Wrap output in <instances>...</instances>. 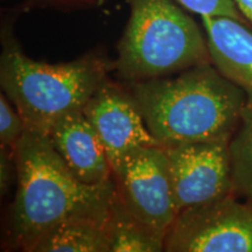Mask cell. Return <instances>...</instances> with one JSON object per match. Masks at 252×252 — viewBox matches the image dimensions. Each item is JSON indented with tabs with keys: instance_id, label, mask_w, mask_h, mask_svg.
Wrapping results in <instances>:
<instances>
[{
	"instance_id": "30bf717a",
	"label": "cell",
	"mask_w": 252,
	"mask_h": 252,
	"mask_svg": "<svg viewBox=\"0 0 252 252\" xmlns=\"http://www.w3.org/2000/svg\"><path fill=\"white\" fill-rule=\"evenodd\" d=\"M212 63L244 91L252 105V33L229 17H201Z\"/></svg>"
},
{
	"instance_id": "6da1fadb",
	"label": "cell",
	"mask_w": 252,
	"mask_h": 252,
	"mask_svg": "<svg viewBox=\"0 0 252 252\" xmlns=\"http://www.w3.org/2000/svg\"><path fill=\"white\" fill-rule=\"evenodd\" d=\"M14 158L17 190L7 230L12 249L33 252L47 232L65 220L109 219L116 193L113 178L99 185L80 181L49 135L25 131L14 147Z\"/></svg>"
},
{
	"instance_id": "8992f818",
	"label": "cell",
	"mask_w": 252,
	"mask_h": 252,
	"mask_svg": "<svg viewBox=\"0 0 252 252\" xmlns=\"http://www.w3.org/2000/svg\"><path fill=\"white\" fill-rule=\"evenodd\" d=\"M113 180L127 209L166 238L179 212L165 149L156 145L132 152L113 171Z\"/></svg>"
},
{
	"instance_id": "7c38bea8",
	"label": "cell",
	"mask_w": 252,
	"mask_h": 252,
	"mask_svg": "<svg viewBox=\"0 0 252 252\" xmlns=\"http://www.w3.org/2000/svg\"><path fill=\"white\" fill-rule=\"evenodd\" d=\"M108 229L110 252L165 251V237L137 219L116 190L110 208Z\"/></svg>"
},
{
	"instance_id": "5b68a950",
	"label": "cell",
	"mask_w": 252,
	"mask_h": 252,
	"mask_svg": "<svg viewBox=\"0 0 252 252\" xmlns=\"http://www.w3.org/2000/svg\"><path fill=\"white\" fill-rule=\"evenodd\" d=\"M230 193L178 214L165 238L168 252H252V204Z\"/></svg>"
},
{
	"instance_id": "9a60e30c",
	"label": "cell",
	"mask_w": 252,
	"mask_h": 252,
	"mask_svg": "<svg viewBox=\"0 0 252 252\" xmlns=\"http://www.w3.org/2000/svg\"><path fill=\"white\" fill-rule=\"evenodd\" d=\"M180 4L201 17H229L245 23L234 0H178Z\"/></svg>"
},
{
	"instance_id": "52a82bcc",
	"label": "cell",
	"mask_w": 252,
	"mask_h": 252,
	"mask_svg": "<svg viewBox=\"0 0 252 252\" xmlns=\"http://www.w3.org/2000/svg\"><path fill=\"white\" fill-rule=\"evenodd\" d=\"M230 141H203L165 149L178 212L232 191Z\"/></svg>"
},
{
	"instance_id": "2e32d148",
	"label": "cell",
	"mask_w": 252,
	"mask_h": 252,
	"mask_svg": "<svg viewBox=\"0 0 252 252\" xmlns=\"http://www.w3.org/2000/svg\"><path fill=\"white\" fill-rule=\"evenodd\" d=\"M17 180L14 149L0 145V186L1 194H6L13 181Z\"/></svg>"
},
{
	"instance_id": "4fadbf2b",
	"label": "cell",
	"mask_w": 252,
	"mask_h": 252,
	"mask_svg": "<svg viewBox=\"0 0 252 252\" xmlns=\"http://www.w3.org/2000/svg\"><path fill=\"white\" fill-rule=\"evenodd\" d=\"M232 191L252 204V105L242 112L237 130L229 143Z\"/></svg>"
},
{
	"instance_id": "e0dca14e",
	"label": "cell",
	"mask_w": 252,
	"mask_h": 252,
	"mask_svg": "<svg viewBox=\"0 0 252 252\" xmlns=\"http://www.w3.org/2000/svg\"><path fill=\"white\" fill-rule=\"evenodd\" d=\"M28 1L40 6H50V7L62 9H74L99 6L104 0H28Z\"/></svg>"
},
{
	"instance_id": "5bb4252c",
	"label": "cell",
	"mask_w": 252,
	"mask_h": 252,
	"mask_svg": "<svg viewBox=\"0 0 252 252\" xmlns=\"http://www.w3.org/2000/svg\"><path fill=\"white\" fill-rule=\"evenodd\" d=\"M25 130L24 121L18 110L2 93L0 96V145L14 149Z\"/></svg>"
},
{
	"instance_id": "3957f363",
	"label": "cell",
	"mask_w": 252,
	"mask_h": 252,
	"mask_svg": "<svg viewBox=\"0 0 252 252\" xmlns=\"http://www.w3.org/2000/svg\"><path fill=\"white\" fill-rule=\"evenodd\" d=\"M116 63L99 53L49 64L25 54L7 30L2 31L0 84L23 118L25 131L49 135L65 115L83 110L88 100L110 81Z\"/></svg>"
},
{
	"instance_id": "277c9868",
	"label": "cell",
	"mask_w": 252,
	"mask_h": 252,
	"mask_svg": "<svg viewBox=\"0 0 252 252\" xmlns=\"http://www.w3.org/2000/svg\"><path fill=\"white\" fill-rule=\"evenodd\" d=\"M130 19L118 43L116 70L126 83L168 76L210 63L197 24L172 0H127Z\"/></svg>"
},
{
	"instance_id": "ba28073f",
	"label": "cell",
	"mask_w": 252,
	"mask_h": 252,
	"mask_svg": "<svg viewBox=\"0 0 252 252\" xmlns=\"http://www.w3.org/2000/svg\"><path fill=\"white\" fill-rule=\"evenodd\" d=\"M83 113L104 146L112 172L134 151L159 146L126 87L109 81L88 100Z\"/></svg>"
},
{
	"instance_id": "8fae6325",
	"label": "cell",
	"mask_w": 252,
	"mask_h": 252,
	"mask_svg": "<svg viewBox=\"0 0 252 252\" xmlns=\"http://www.w3.org/2000/svg\"><path fill=\"white\" fill-rule=\"evenodd\" d=\"M108 220H65L47 232L33 252H110Z\"/></svg>"
},
{
	"instance_id": "7a4b0ae2",
	"label": "cell",
	"mask_w": 252,
	"mask_h": 252,
	"mask_svg": "<svg viewBox=\"0 0 252 252\" xmlns=\"http://www.w3.org/2000/svg\"><path fill=\"white\" fill-rule=\"evenodd\" d=\"M160 147L230 141L247 106L244 91L210 63L126 83Z\"/></svg>"
},
{
	"instance_id": "ac0fdd59",
	"label": "cell",
	"mask_w": 252,
	"mask_h": 252,
	"mask_svg": "<svg viewBox=\"0 0 252 252\" xmlns=\"http://www.w3.org/2000/svg\"><path fill=\"white\" fill-rule=\"evenodd\" d=\"M241 13L252 23V0H234Z\"/></svg>"
},
{
	"instance_id": "9c48e42d",
	"label": "cell",
	"mask_w": 252,
	"mask_h": 252,
	"mask_svg": "<svg viewBox=\"0 0 252 252\" xmlns=\"http://www.w3.org/2000/svg\"><path fill=\"white\" fill-rule=\"evenodd\" d=\"M49 138L63 161L80 181L99 185L113 178L104 146L83 110L72 111L60 119L50 131Z\"/></svg>"
}]
</instances>
